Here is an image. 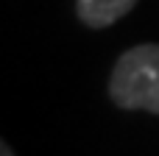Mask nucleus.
Instances as JSON below:
<instances>
[{"mask_svg":"<svg viewBox=\"0 0 159 156\" xmlns=\"http://www.w3.org/2000/svg\"><path fill=\"white\" fill-rule=\"evenodd\" d=\"M109 95L120 109L159 114V45H137L117 59Z\"/></svg>","mask_w":159,"mask_h":156,"instance_id":"1","label":"nucleus"},{"mask_svg":"<svg viewBox=\"0 0 159 156\" xmlns=\"http://www.w3.org/2000/svg\"><path fill=\"white\" fill-rule=\"evenodd\" d=\"M137 0H75V11L84 25L89 28H106L117 22L123 14L134 8Z\"/></svg>","mask_w":159,"mask_h":156,"instance_id":"2","label":"nucleus"},{"mask_svg":"<svg viewBox=\"0 0 159 156\" xmlns=\"http://www.w3.org/2000/svg\"><path fill=\"white\" fill-rule=\"evenodd\" d=\"M0 156H14V154H11V148H8V145H6V142H3V145H0Z\"/></svg>","mask_w":159,"mask_h":156,"instance_id":"3","label":"nucleus"}]
</instances>
